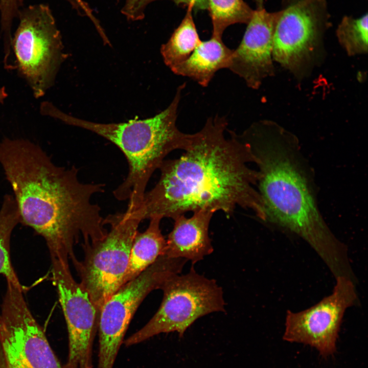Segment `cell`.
Returning <instances> with one entry per match:
<instances>
[{
  "label": "cell",
  "instance_id": "obj_10",
  "mask_svg": "<svg viewBox=\"0 0 368 368\" xmlns=\"http://www.w3.org/2000/svg\"><path fill=\"white\" fill-rule=\"evenodd\" d=\"M272 58L295 72L310 59L330 25L327 0H283Z\"/></svg>",
  "mask_w": 368,
  "mask_h": 368
},
{
  "label": "cell",
  "instance_id": "obj_7",
  "mask_svg": "<svg viewBox=\"0 0 368 368\" xmlns=\"http://www.w3.org/2000/svg\"><path fill=\"white\" fill-rule=\"evenodd\" d=\"M11 45L15 66L36 98L53 85L65 55L62 37L48 5L34 4L20 10Z\"/></svg>",
  "mask_w": 368,
  "mask_h": 368
},
{
  "label": "cell",
  "instance_id": "obj_24",
  "mask_svg": "<svg viewBox=\"0 0 368 368\" xmlns=\"http://www.w3.org/2000/svg\"><path fill=\"white\" fill-rule=\"evenodd\" d=\"M8 94L5 87L0 88V103H3L4 100L7 97Z\"/></svg>",
  "mask_w": 368,
  "mask_h": 368
},
{
  "label": "cell",
  "instance_id": "obj_18",
  "mask_svg": "<svg viewBox=\"0 0 368 368\" xmlns=\"http://www.w3.org/2000/svg\"><path fill=\"white\" fill-rule=\"evenodd\" d=\"M20 223L18 209L13 195L6 194L0 209V274L7 281L20 284L10 257V240L15 226Z\"/></svg>",
  "mask_w": 368,
  "mask_h": 368
},
{
  "label": "cell",
  "instance_id": "obj_12",
  "mask_svg": "<svg viewBox=\"0 0 368 368\" xmlns=\"http://www.w3.org/2000/svg\"><path fill=\"white\" fill-rule=\"evenodd\" d=\"M52 275L67 325L68 351L64 368H92L99 313L88 293L71 273L68 260L52 258Z\"/></svg>",
  "mask_w": 368,
  "mask_h": 368
},
{
  "label": "cell",
  "instance_id": "obj_13",
  "mask_svg": "<svg viewBox=\"0 0 368 368\" xmlns=\"http://www.w3.org/2000/svg\"><path fill=\"white\" fill-rule=\"evenodd\" d=\"M280 14V10L270 12L264 7L255 9L240 43L234 50L228 68L252 89H258L264 79L274 74L273 38Z\"/></svg>",
  "mask_w": 368,
  "mask_h": 368
},
{
  "label": "cell",
  "instance_id": "obj_15",
  "mask_svg": "<svg viewBox=\"0 0 368 368\" xmlns=\"http://www.w3.org/2000/svg\"><path fill=\"white\" fill-rule=\"evenodd\" d=\"M233 51L223 43L222 38L212 36L210 39L201 41L187 60L171 70L206 87L217 72L228 68Z\"/></svg>",
  "mask_w": 368,
  "mask_h": 368
},
{
  "label": "cell",
  "instance_id": "obj_8",
  "mask_svg": "<svg viewBox=\"0 0 368 368\" xmlns=\"http://www.w3.org/2000/svg\"><path fill=\"white\" fill-rule=\"evenodd\" d=\"M187 261L162 256L105 302L98 318V368H113L129 325L141 302L153 290L160 289L170 277L180 273Z\"/></svg>",
  "mask_w": 368,
  "mask_h": 368
},
{
  "label": "cell",
  "instance_id": "obj_19",
  "mask_svg": "<svg viewBox=\"0 0 368 368\" xmlns=\"http://www.w3.org/2000/svg\"><path fill=\"white\" fill-rule=\"evenodd\" d=\"M212 25V36L222 38L229 26L247 24L254 9L243 0H207V8Z\"/></svg>",
  "mask_w": 368,
  "mask_h": 368
},
{
  "label": "cell",
  "instance_id": "obj_2",
  "mask_svg": "<svg viewBox=\"0 0 368 368\" xmlns=\"http://www.w3.org/2000/svg\"><path fill=\"white\" fill-rule=\"evenodd\" d=\"M0 164L11 186L20 223L44 239L51 259L72 262L74 245L102 239L107 233L93 197L103 183H84L78 169L57 166L41 147L24 139L0 143Z\"/></svg>",
  "mask_w": 368,
  "mask_h": 368
},
{
  "label": "cell",
  "instance_id": "obj_22",
  "mask_svg": "<svg viewBox=\"0 0 368 368\" xmlns=\"http://www.w3.org/2000/svg\"><path fill=\"white\" fill-rule=\"evenodd\" d=\"M173 2L177 5L185 6L193 4L195 11L206 10L207 8V0H174Z\"/></svg>",
  "mask_w": 368,
  "mask_h": 368
},
{
  "label": "cell",
  "instance_id": "obj_1",
  "mask_svg": "<svg viewBox=\"0 0 368 368\" xmlns=\"http://www.w3.org/2000/svg\"><path fill=\"white\" fill-rule=\"evenodd\" d=\"M228 122L216 115L191 134L185 152L165 160L155 186L146 192L139 210L143 219H161L206 209L232 215L237 206L249 209L262 221L265 215L257 188L259 172L248 145L233 131L225 135Z\"/></svg>",
  "mask_w": 368,
  "mask_h": 368
},
{
  "label": "cell",
  "instance_id": "obj_4",
  "mask_svg": "<svg viewBox=\"0 0 368 368\" xmlns=\"http://www.w3.org/2000/svg\"><path fill=\"white\" fill-rule=\"evenodd\" d=\"M185 86V83L177 87L173 100L165 109L144 120L96 123L68 115L53 105L48 108L47 114L93 132L121 150L127 160L129 170L125 180L113 191V196L120 201L128 200V205L137 208L141 204L150 178L168 154L175 150H185L190 144L191 134L180 131L176 125Z\"/></svg>",
  "mask_w": 368,
  "mask_h": 368
},
{
  "label": "cell",
  "instance_id": "obj_20",
  "mask_svg": "<svg viewBox=\"0 0 368 368\" xmlns=\"http://www.w3.org/2000/svg\"><path fill=\"white\" fill-rule=\"evenodd\" d=\"M367 13L357 18L344 16L337 27L338 40L350 56L367 52Z\"/></svg>",
  "mask_w": 368,
  "mask_h": 368
},
{
  "label": "cell",
  "instance_id": "obj_3",
  "mask_svg": "<svg viewBox=\"0 0 368 368\" xmlns=\"http://www.w3.org/2000/svg\"><path fill=\"white\" fill-rule=\"evenodd\" d=\"M249 146L258 167L257 187L265 222L293 233L307 242L329 267L346 252L319 211L308 165L296 139L268 123L253 124L240 135Z\"/></svg>",
  "mask_w": 368,
  "mask_h": 368
},
{
  "label": "cell",
  "instance_id": "obj_6",
  "mask_svg": "<svg viewBox=\"0 0 368 368\" xmlns=\"http://www.w3.org/2000/svg\"><path fill=\"white\" fill-rule=\"evenodd\" d=\"M179 274L165 281L160 289L163 298L158 310L144 327L124 340L125 347L161 333L176 332L181 337L200 317L225 311L222 288L214 280L199 274L193 266L187 273Z\"/></svg>",
  "mask_w": 368,
  "mask_h": 368
},
{
  "label": "cell",
  "instance_id": "obj_5",
  "mask_svg": "<svg viewBox=\"0 0 368 368\" xmlns=\"http://www.w3.org/2000/svg\"><path fill=\"white\" fill-rule=\"evenodd\" d=\"M142 220L138 209L129 206L125 212L109 215L104 222L110 229L104 237L83 243V259L73 263L79 283L99 314L105 302L122 286L132 244Z\"/></svg>",
  "mask_w": 368,
  "mask_h": 368
},
{
  "label": "cell",
  "instance_id": "obj_11",
  "mask_svg": "<svg viewBox=\"0 0 368 368\" xmlns=\"http://www.w3.org/2000/svg\"><path fill=\"white\" fill-rule=\"evenodd\" d=\"M335 278L331 294L305 310L287 311L284 340L309 345L324 357L335 353L344 313L357 300L353 280L346 276Z\"/></svg>",
  "mask_w": 368,
  "mask_h": 368
},
{
  "label": "cell",
  "instance_id": "obj_21",
  "mask_svg": "<svg viewBox=\"0 0 368 368\" xmlns=\"http://www.w3.org/2000/svg\"><path fill=\"white\" fill-rule=\"evenodd\" d=\"M174 0H125L121 9V13L130 21H137L143 19L145 16V10L147 6L156 1Z\"/></svg>",
  "mask_w": 368,
  "mask_h": 368
},
{
  "label": "cell",
  "instance_id": "obj_9",
  "mask_svg": "<svg viewBox=\"0 0 368 368\" xmlns=\"http://www.w3.org/2000/svg\"><path fill=\"white\" fill-rule=\"evenodd\" d=\"M0 348L9 368H64L18 288L6 291L3 300Z\"/></svg>",
  "mask_w": 368,
  "mask_h": 368
},
{
  "label": "cell",
  "instance_id": "obj_17",
  "mask_svg": "<svg viewBox=\"0 0 368 368\" xmlns=\"http://www.w3.org/2000/svg\"><path fill=\"white\" fill-rule=\"evenodd\" d=\"M187 7L180 24L160 48L164 62L170 69L187 60L201 42L194 21V5Z\"/></svg>",
  "mask_w": 368,
  "mask_h": 368
},
{
  "label": "cell",
  "instance_id": "obj_25",
  "mask_svg": "<svg viewBox=\"0 0 368 368\" xmlns=\"http://www.w3.org/2000/svg\"><path fill=\"white\" fill-rule=\"evenodd\" d=\"M257 6V8L263 7L264 0H253Z\"/></svg>",
  "mask_w": 368,
  "mask_h": 368
},
{
  "label": "cell",
  "instance_id": "obj_23",
  "mask_svg": "<svg viewBox=\"0 0 368 368\" xmlns=\"http://www.w3.org/2000/svg\"><path fill=\"white\" fill-rule=\"evenodd\" d=\"M0 368H9L8 364H7L5 358L4 357L3 352L0 348Z\"/></svg>",
  "mask_w": 368,
  "mask_h": 368
},
{
  "label": "cell",
  "instance_id": "obj_16",
  "mask_svg": "<svg viewBox=\"0 0 368 368\" xmlns=\"http://www.w3.org/2000/svg\"><path fill=\"white\" fill-rule=\"evenodd\" d=\"M143 232L136 233L130 249L128 266L122 285L133 280L164 256L166 240L162 234L159 217H153Z\"/></svg>",
  "mask_w": 368,
  "mask_h": 368
},
{
  "label": "cell",
  "instance_id": "obj_14",
  "mask_svg": "<svg viewBox=\"0 0 368 368\" xmlns=\"http://www.w3.org/2000/svg\"><path fill=\"white\" fill-rule=\"evenodd\" d=\"M214 212L202 209L190 217L180 215L173 219L174 224L166 240L164 256L181 258L193 264L202 260L214 250L209 234Z\"/></svg>",
  "mask_w": 368,
  "mask_h": 368
}]
</instances>
